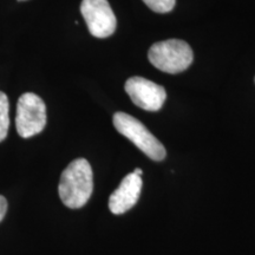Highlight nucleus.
<instances>
[{"mask_svg":"<svg viewBox=\"0 0 255 255\" xmlns=\"http://www.w3.org/2000/svg\"><path fill=\"white\" fill-rule=\"evenodd\" d=\"M81 13L96 38H108L117 27V19L108 0H83Z\"/></svg>","mask_w":255,"mask_h":255,"instance_id":"obj_5","label":"nucleus"},{"mask_svg":"<svg viewBox=\"0 0 255 255\" xmlns=\"http://www.w3.org/2000/svg\"><path fill=\"white\" fill-rule=\"evenodd\" d=\"M132 103L146 111H158L163 107L167 92L165 89L149 79L131 77L124 85Z\"/></svg>","mask_w":255,"mask_h":255,"instance_id":"obj_6","label":"nucleus"},{"mask_svg":"<svg viewBox=\"0 0 255 255\" xmlns=\"http://www.w3.org/2000/svg\"><path fill=\"white\" fill-rule=\"evenodd\" d=\"M133 174L137 175V176H142V170L139 168H137V169H135V170H133Z\"/></svg>","mask_w":255,"mask_h":255,"instance_id":"obj_11","label":"nucleus"},{"mask_svg":"<svg viewBox=\"0 0 255 255\" xmlns=\"http://www.w3.org/2000/svg\"><path fill=\"white\" fill-rule=\"evenodd\" d=\"M46 105L39 96L32 92L21 95L17 104L15 127L23 138L38 135L46 126Z\"/></svg>","mask_w":255,"mask_h":255,"instance_id":"obj_4","label":"nucleus"},{"mask_svg":"<svg viewBox=\"0 0 255 255\" xmlns=\"http://www.w3.org/2000/svg\"><path fill=\"white\" fill-rule=\"evenodd\" d=\"M142 190V177L133 173L127 175L120 187L111 194L109 199L110 212L115 215H121L136 205Z\"/></svg>","mask_w":255,"mask_h":255,"instance_id":"obj_7","label":"nucleus"},{"mask_svg":"<svg viewBox=\"0 0 255 255\" xmlns=\"http://www.w3.org/2000/svg\"><path fill=\"white\" fill-rule=\"evenodd\" d=\"M113 121L117 131L131 141L149 158L154 161L165 158L167 151L164 145L138 120L126 113H116Z\"/></svg>","mask_w":255,"mask_h":255,"instance_id":"obj_3","label":"nucleus"},{"mask_svg":"<svg viewBox=\"0 0 255 255\" xmlns=\"http://www.w3.org/2000/svg\"><path fill=\"white\" fill-rule=\"evenodd\" d=\"M148 58L156 69L167 73H180L191 65L194 59L189 44L180 39L155 43L148 52Z\"/></svg>","mask_w":255,"mask_h":255,"instance_id":"obj_2","label":"nucleus"},{"mask_svg":"<svg viewBox=\"0 0 255 255\" xmlns=\"http://www.w3.org/2000/svg\"><path fill=\"white\" fill-rule=\"evenodd\" d=\"M20 1H24V0H20Z\"/></svg>","mask_w":255,"mask_h":255,"instance_id":"obj_12","label":"nucleus"},{"mask_svg":"<svg viewBox=\"0 0 255 255\" xmlns=\"http://www.w3.org/2000/svg\"><path fill=\"white\" fill-rule=\"evenodd\" d=\"M9 104L8 98L4 92L0 91V142L6 138L9 128Z\"/></svg>","mask_w":255,"mask_h":255,"instance_id":"obj_8","label":"nucleus"},{"mask_svg":"<svg viewBox=\"0 0 255 255\" xmlns=\"http://www.w3.org/2000/svg\"><path fill=\"white\" fill-rule=\"evenodd\" d=\"M143 1L156 13H168L174 8L176 0H143Z\"/></svg>","mask_w":255,"mask_h":255,"instance_id":"obj_9","label":"nucleus"},{"mask_svg":"<svg viewBox=\"0 0 255 255\" xmlns=\"http://www.w3.org/2000/svg\"><path fill=\"white\" fill-rule=\"evenodd\" d=\"M94 190V174L85 158L72 161L60 176L58 193L62 202L71 209L87 205Z\"/></svg>","mask_w":255,"mask_h":255,"instance_id":"obj_1","label":"nucleus"},{"mask_svg":"<svg viewBox=\"0 0 255 255\" xmlns=\"http://www.w3.org/2000/svg\"><path fill=\"white\" fill-rule=\"evenodd\" d=\"M6 212H7V201L4 196L0 195V222L4 219Z\"/></svg>","mask_w":255,"mask_h":255,"instance_id":"obj_10","label":"nucleus"}]
</instances>
